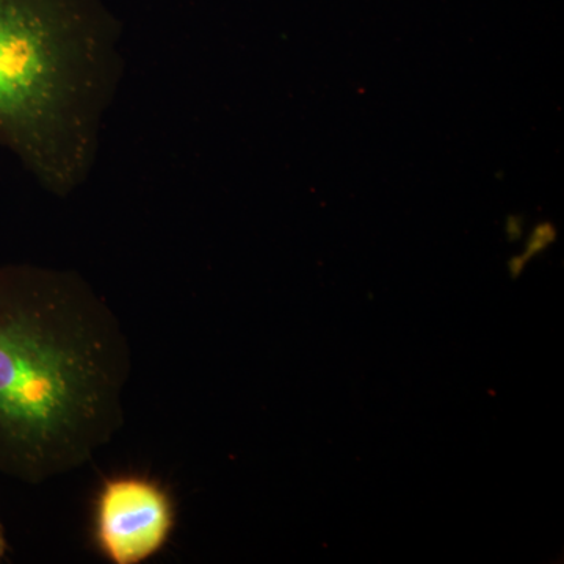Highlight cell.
<instances>
[{
    "mask_svg": "<svg viewBox=\"0 0 564 564\" xmlns=\"http://www.w3.org/2000/svg\"><path fill=\"white\" fill-rule=\"evenodd\" d=\"M128 337L73 270L0 265V473L40 485L85 466L124 423Z\"/></svg>",
    "mask_w": 564,
    "mask_h": 564,
    "instance_id": "cell-1",
    "label": "cell"
},
{
    "mask_svg": "<svg viewBox=\"0 0 564 564\" xmlns=\"http://www.w3.org/2000/svg\"><path fill=\"white\" fill-rule=\"evenodd\" d=\"M124 70L99 0H0V148L68 198L95 170Z\"/></svg>",
    "mask_w": 564,
    "mask_h": 564,
    "instance_id": "cell-2",
    "label": "cell"
},
{
    "mask_svg": "<svg viewBox=\"0 0 564 564\" xmlns=\"http://www.w3.org/2000/svg\"><path fill=\"white\" fill-rule=\"evenodd\" d=\"M176 524L165 486L141 475L107 478L95 500V541L113 564H141L159 554Z\"/></svg>",
    "mask_w": 564,
    "mask_h": 564,
    "instance_id": "cell-3",
    "label": "cell"
},
{
    "mask_svg": "<svg viewBox=\"0 0 564 564\" xmlns=\"http://www.w3.org/2000/svg\"><path fill=\"white\" fill-rule=\"evenodd\" d=\"M9 551L10 544L9 540H7L6 527H3L2 519H0V563L6 562Z\"/></svg>",
    "mask_w": 564,
    "mask_h": 564,
    "instance_id": "cell-4",
    "label": "cell"
}]
</instances>
